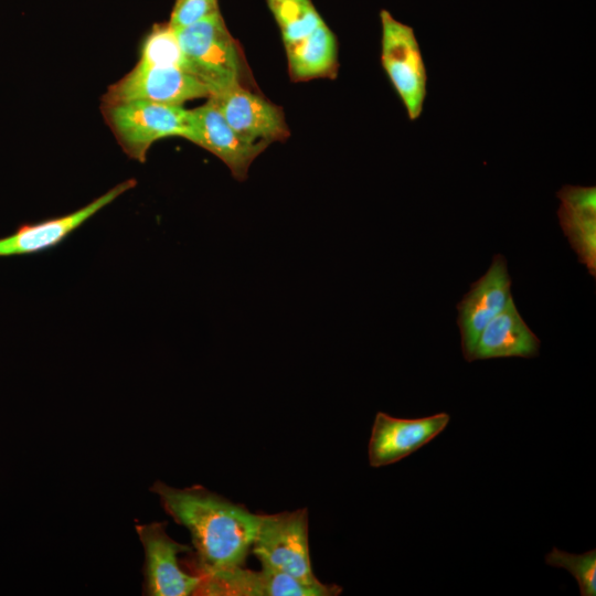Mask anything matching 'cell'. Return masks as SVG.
Here are the masks:
<instances>
[{"instance_id":"obj_2","label":"cell","mask_w":596,"mask_h":596,"mask_svg":"<svg viewBox=\"0 0 596 596\" xmlns=\"http://www.w3.org/2000/svg\"><path fill=\"white\" fill-rule=\"evenodd\" d=\"M174 30L187 71L209 88L210 96L241 85V52L220 10Z\"/></svg>"},{"instance_id":"obj_10","label":"cell","mask_w":596,"mask_h":596,"mask_svg":"<svg viewBox=\"0 0 596 596\" xmlns=\"http://www.w3.org/2000/svg\"><path fill=\"white\" fill-rule=\"evenodd\" d=\"M136 185L135 179L125 180L72 213L20 225L14 233L0 238V257L33 255L57 246L97 212Z\"/></svg>"},{"instance_id":"obj_19","label":"cell","mask_w":596,"mask_h":596,"mask_svg":"<svg viewBox=\"0 0 596 596\" xmlns=\"http://www.w3.org/2000/svg\"><path fill=\"white\" fill-rule=\"evenodd\" d=\"M545 562L550 566L561 567L570 572L576 579L582 596L596 595V550L583 554H572L553 547L546 554Z\"/></svg>"},{"instance_id":"obj_6","label":"cell","mask_w":596,"mask_h":596,"mask_svg":"<svg viewBox=\"0 0 596 596\" xmlns=\"http://www.w3.org/2000/svg\"><path fill=\"white\" fill-rule=\"evenodd\" d=\"M210 95L209 88L183 68L138 62L129 73L108 87L103 104L148 100L182 105L187 100Z\"/></svg>"},{"instance_id":"obj_1","label":"cell","mask_w":596,"mask_h":596,"mask_svg":"<svg viewBox=\"0 0 596 596\" xmlns=\"http://www.w3.org/2000/svg\"><path fill=\"white\" fill-rule=\"evenodd\" d=\"M150 490L166 512L189 530L195 553L185 566L194 575L244 564L259 514L201 486L178 489L157 481Z\"/></svg>"},{"instance_id":"obj_15","label":"cell","mask_w":596,"mask_h":596,"mask_svg":"<svg viewBox=\"0 0 596 596\" xmlns=\"http://www.w3.org/2000/svg\"><path fill=\"white\" fill-rule=\"evenodd\" d=\"M541 341L520 315L513 298L494 316L481 331L475 360L498 358H534L539 355Z\"/></svg>"},{"instance_id":"obj_4","label":"cell","mask_w":596,"mask_h":596,"mask_svg":"<svg viewBox=\"0 0 596 596\" xmlns=\"http://www.w3.org/2000/svg\"><path fill=\"white\" fill-rule=\"evenodd\" d=\"M251 552L259 560L262 567L283 573L306 585H323L311 568L306 508L259 514Z\"/></svg>"},{"instance_id":"obj_18","label":"cell","mask_w":596,"mask_h":596,"mask_svg":"<svg viewBox=\"0 0 596 596\" xmlns=\"http://www.w3.org/2000/svg\"><path fill=\"white\" fill-rule=\"evenodd\" d=\"M139 62L155 66L180 67L187 71L175 30L169 23L156 24L148 33L141 45Z\"/></svg>"},{"instance_id":"obj_12","label":"cell","mask_w":596,"mask_h":596,"mask_svg":"<svg viewBox=\"0 0 596 596\" xmlns=\"http://www.w3.org/2000/svg\"><path fill=\"white\" fill-rule=\"evenodd\" d=\"M209 97L233 130L251 143L269 145L289 137L281 108L242 85Z\"/></svg>"},{"instance_id":"obj_7","label":"cell","mask_w":596,"mask_h":596,"mask_svg":"<svg viewBox=\"0 0 596 596\" xmlns=\"http://www.w3.org/2000/svg\"><path fill=\"white\" fill-rule=\"evenodd\" d=\"M511 284L505 257L496 254L486 274L470 285L457 304V324L467 362L473 361L476 344L483 328L512 298Z\"/></svg>"},{"instance_id":"obj_16","label":"cell","mask_w":596,"mask_h":596,"mask_svg":"<svg viewBox=\"0 0 596 596\" xmlns=\"http://www.w3.org/2000/svg\"><path fill=\"white\" fill-rule=\"evenodd\" d=\"M292 79L331 75L337 67V40L324 22L298 42L286 46Z\"/></svg>"},{"instance_id":"obj_13","label":"cell","mask_w":596,"mask_h":596,"mask_svg":"<svg viewBox=\"0 0 596 596\" xmlns=\"http://www.w3.org/2000/svg\"><path fill=\"white\" fill-rule=\"evenodd\" d=\"M191 117L190 141L216 156L236 180L244 181L252 162L268 145L251 143L238 136L211 97L203 105L191 109Z\"/></svg>"},{"instance_id":"obj_20","label":"cell","mask_w":596,"mask_h":596,"mask_svg":"<svg viewBox=\"0 0 596 596\" xmlns=\"http://www.w3.org/2000/svg\"><path fill=\"white\" fill-rule=\"evenodd\" d=\"M219 11L217 0H175L170 21L178 29L192 24Z\"/></svg>"},{"instance_id":"obj_8","label":"cell","mask_w":596,"mask_h":596,"mask_svg":"<svg viewBox=\"0 0 596 596\" xmlns=\"http://www.w3.org/2000/svg\"><path fill=\"white\" fill-rule=\"evenodd\" d=\"M199 577L195 595L201 596H332L342 592L334 584L310 586L266 567L252 571L236 565Z\"/></svg>"},{"instance_id":"obj_14","label":"cell","mask_w":596,"mask_h":596,"mask_svg":"<svg viewBox=\"0 0 596 596\" xmlns=\"http://www.w3.org/2000/svg\"><path fill=\"white\" fill-rule=\"evenodd\" d=\"M557 217L564 235L588 273L596 275V188L566 184L557 191Z\"/></svg>"},{"instance_id":"obj_17","label":"cell","mask_w":596,"mask_h":596,"mask_svg":"<svg viewBox=\"0 0 596 596\" xmlns=\"http://www.w3.org/2000/svg\"><path fill=\"white\" fill-rule=\"evenodd\" d=\"M285 47L312 32L323 20L310 0H267Z\"/></svg>"},{"instance_id":"obj_11","label":"cell","mask_w":596,"mask_h":596,"mask_svg":"<svg viewBox=\"0 0 596 596\" xmlns=\"http://www.w3.org/2000/svg\"><path fill=\"white\" fill-rule=\"evenodd\" d=\"M449 421L445 412L421 418L376 413L368 446L370 466L380 468L404 459L444 432Z\"/></svg>"},{"instance_id":"obj_9","label":"cell","mask_w":596,"mask_h":596,"mask_svg":"<svg viewBox=\"0 0 596 596\" xmlns=\"http://www.w3.org/2000/svg\"><path fill=\"white\" fill-rule=\"evenodd\" d=\"M167 522L137 525L136 531L145 550V594L150 596L195 595L201 578L181 570L178 555L191 547L172 540Z\"/></svg>"},{"instance_id":"obj_5","label":"cell","mask_w":596,"mask_h":596,"mask_svg":"<svg viewBox=\"0 0 596 596\" xmlns=\"http://www.w3.org/2000/svg\"><path fill=\"white\" fill-rule=\"evenodd\" d=\"M381 63L401 98L409 120H416L427 95V72L414 29L392 17L387 10L380 12Z\"/></svg>"},{"instance_id":"obj_3","label":"cell","mask_w":596,"mask_h":596,"mask_svg":"<svg viewBox=\"0 0 596 596\" xmlns=\"http://www.w3.org/2000/svg\"><path fill=\"white\" fill-rule=\"evenodd\" d=\"M103 116L125 153L141 163L149 148L167 137H192L191 109L148 100L103 104Z\"/></svg>"}]
</instances>
